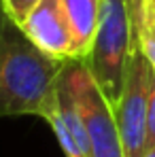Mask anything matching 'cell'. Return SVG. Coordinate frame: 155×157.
<instances>
[{"mask_svg":"<svg viewBox=\"0 0 155 157\" xmlns=\"http://www.w3.org/2000/svg\"><path fill=\"white\" fill-rule=\"evenodd\" d=\"M66 62L41 51L0 9V119L15 115L47 119L57 104V78Z\"/></svg>","mask_w":155,"mask_h":157,"instance_id":"6da1fadb","label":"cell"},{"mask_svg":"<svg viewBox=\"0 0 155 157\" xmlns=\"http://www.w3.org/2000/svg\"><path fill=\"white\" fill-rule=\"evenodd\" d=\"M134 45L130 0H102L98 32L85 64L110 104H115L121 94L128 57Z\"/></svg>","mask_w":155,"mask_h":157,"instance_id":"7a4b0ae2","label":"cell"},{"mask_svg":"<svg viewBox=\"0 0 155 157\" xmlns=\"http://www.w3.org/2000/svg\"><path fill=\"white\" fill-rule=\"evenodd\" d=\"M66 78L83 117L91 157H126L115 110L83 59L66 62Z\"/></svg>","mask_w":155,"mask_h":157,"instance_id":"3957f363","label":"cell"},{"mask_svg":"<svg viewBox=\"0 0 155 157\" xmlns=\"http://www.w3.org/2000/svg\"><path fill=\"white\" fill-rule=\"evenodd\" d=\"M153 66L142 55V51L134 45L128 57L123 85L117 102L113 104L117 128L121 136L126 157H140L147 142V106H149V78Z\"/></svg>","mask_w":155,"mask_h":157,"instance_id":"277c9868","label":"cell"},{"mask_svg":"<svg viewBox=\"0 0 155 157\" xmlns=\"http://www.w3.org/2000/svg\"><path fill=\"white\" fill-rule=\"evenodd\" d=\"M26 36L55 59H72V30L62 0H41L21 24Z\"/></svg>","mask_w":155,"mask_h":157,"instance_id":"5b68a950","label":"cell"},{"mask_svg":"<svg viewBox=\"0 0 155 157\" xmlns=\"http://www.w3.org/2000/svg\"><path fill=\"white\" fill-rule=\"evenodd\" d=\"M72 30V59H87L100 24L102 0H62Z\"/></svg>","mask_w":155,"mask_h":157,"instance_id":"8992f818","label":"cell"},{"mask_svg":"<svg viewBox=\"0 0 155 157\" xmlns=\"http://www.w3.org/2000/svg\"><path fill=\"white\" fill-rule=\"evenodd\" d=\"M134 43L155 70V0H130Z\"/></svg>","mask_w":155,"mask_h":157,"instance_id":"52a82bcc","label":"cell"},{"mask_svg":"<svg viewBox=\"0 0 155 157\" xmlns=\"http://www.w3.org/2000/svg\"><path fill=\"white\" fill-rule=\"evenodd\" d=\"M41 0H0V9L15 21V24H24L26 17L32 13V9L38 4Z\"/></svg>","mask_w":155,"mask_h":157,"instance_id":"ba28073f","label":"cell"},{"mask_svg":"<svg viewBox=\"0 0 155 157\" xmlns=\"http://www.w3.org/2000/svg\"><path fill=\"white\" fill-rule=\"evenodd\" d=\"M147 142L155 147V70H151L149 78V106H147ZM147 147V149H149Z\"/></svg>","mask_w":155,"mask_h":157,"instance_id":"9c48e42d","label":"cell"},{"mask_svg":"<svg viewBox=\"0 0 155 157\" xmlns=\"http://www.w3.org/2000/svg\"><path fill=\"white\" fill-rule=\"evenodd\" d=\"M140 157H155V147H149V149H147Z\"/></svg>","mask_w":155,"mask_h":157,"instance_id":"30bf717a","label":"cell"}]
</instances>
